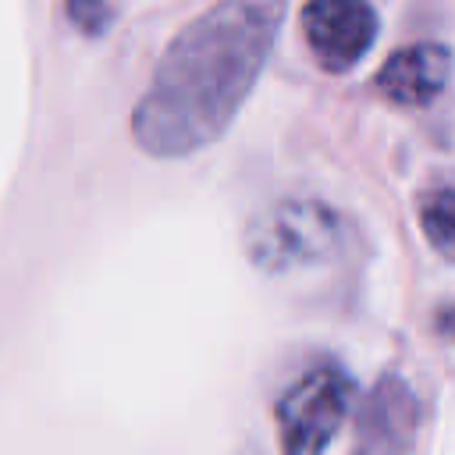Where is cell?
Listing matches in <instances>:
<instances>
[{"instance_id":"2","label":"cell","mask_w":455,"mask_h":455,"mask_svg":"<svg viewBox=\"0 0 455 455\" xmlns=\"http://www.w3.org/2000/svg\"><path fill=\"white\" fill-rule=\"evenodd\" d=\"M245 245L249 259L267 274L316 267L341 249V217L313 199H284L252 217Z\"/></svg>"},{"instance_id":"5","label":"cell","mask_w":455,"mask_h":455,"mask_svg":"<svg viewBox=\"0 0 455 455\" xmlns=\"http://www.w3.org/2000/svg\"><path fill=\"white\" fill-rule=\"evenodd\" d=\"M451 75V53L441 43H412L405 50H395L380 71H377V89L391 103L402 107H423L430 103Z\"/></svg>"},{"instance_id":"1","label":"cell","mask_w":455,"mask_h":455,"mask_svg":"<svg viewBox=\"0 0 455 455\" xmlns=\"http://www.w3.org/2000/svg\"><path fill=\"white\" fill-rule=\"evenodd\" d=\"M284 0H224L196 18L164 53L132 132L153 156H185L210 146L235 117L263 71Z\"/></svg>"},{"instance_id":"3","label":"cell","mask_w":455,"mask_h":455,"mask_svg":"<svg viewBox=\"0 0 455 455\" xmlns=\"http://www.w3.org/2000/svg\"><path fill=\"white\" fill-rule=\"evenodd\" d=\"M352 380L334 370L320 366L309 370L281 402H277V430L284 455H320L331 437L338 434L341 419L352 409Z\"/></svg>"},{"instance_id":"6","label":"cell","mask_w":455,"mask_h":455,"mask_svg":"<svg viewBox=\"0 0 455 455\" xmlns=\"http://www.w3.org/2000/svg\"><path fill=\"white\" fill-rule=\"evenodd\" d=\"M419 224L427 242L455 263V188H434L419 199Z\"/></svg>"},{"instance_id":"7","label":"cell","mask_w":455,"mask_h":455,"mask_svg":"<svg viewBox=\"0 0 455 455\" xmlns=\"http://www.w3.org/2000/svg\"><path fill=\"white\" fill-rule=\"evenodd\" d=\"M68 11L85 32H100L103 21H107V4L103 0H68Z\"/></svg>"},{"instance_id":"4","label":"cell","mask_w":455,"mask_h":455,"mask_svg":"<svg viewBox=\"0 0 455 455\" xmlns=\"http://www.w3.org/2000/svg\"><path fill=\"white\" fill-rule=\"evenodd\" d=\"M299 21L313 57L327 71H348L377 39V14L366 0H309Z\"/></svg>"}]
</instances>
